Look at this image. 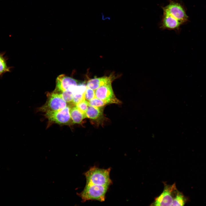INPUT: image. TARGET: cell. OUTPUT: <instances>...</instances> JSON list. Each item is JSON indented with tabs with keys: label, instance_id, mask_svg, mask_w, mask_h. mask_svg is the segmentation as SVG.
<instances>
[{
	"label": "cell",
	"instance_id": "cell-14",
	"mask_svg": "<svg viewBox=\"0 0 206 206\" xmlns=\"http://www.w3.org/2000/svg\"><path fill=\"white\" fill-rule=\"evenodd\" d=\"M74 87L61 93L62 97L67 103L72 102L73 98V89Z\"/></svg>",
	"mask_w": 206,
	"mask_h": 206
},
{
	"label": "cell",
	"instance_id": "cell-10",
	"mask_svg": "<svg viewBox=\"0 0 206 206\" xmlns=\"http://www.w3.org/2000/svg\"><path fill=\"white\" fill-rule=\"evenodd\" d=\"M103 108L88 105L85 113L86 118L96 120H100L103 118Z\"/></svg>",
	"mask_w": 206,
	"mask_h": 206
},
{
	"label": "cell",
	"instance_id": "cell-13",
	"mask_svg": "<svg viewBox=\"0 0 206 206\" xmlns=\"http://www.w3.org/2000/svg\"><path fill=\"white\" fill-rule=\"evenodd\" d=\"M189 199L183 194L178 191L174 199L171 206H183L188 201Z\"/></svg>",
	"mask_w": 206,
	"mask_h": 206
},
{
	"label": "cell",
	"instance_id": "cell-2",
	"mask_svg": "<svg viewBox=\"0 0 206 206\" xmlns=\"http://www.w3.org/2000/svg\"><path fill=\"white\" fill-rule=\"evenodd\" d=\"M110 168L104 169L92 167L86 172V184L109 186L112 183L110 177Z\"/></svg>",
	"mask_w": 206,
	"mask_h": 206
},
{
	"label": "cell",
	"instance_id": "cell-9",
	"mask_svg": "<svg viewBox=\"0 0 206 206\" xmlns=\"http://www.w3.org/2000/svg\"><path fill=\"white\" fill-rule=\"evenodd\" d=\"M114 78L113 75H111L109 76L92 79L88 81L86 86L87 88L95 90L101 86L110 82H112Z\"/></svg>",
	"mask_w": 206,
	"mask_h": 206
},
{
	"label": "cell",
	"instance_id": "cell-7",
	"mask_svg": "<svg viewBox=\"0 0 206 206\" xmlns=\"http://www.w3.org/2000/svg\"><path fill=\"white\" fill-rule=\"evenodd\" d=\"M112 83L110 82L100 86L95 90L96 98L104 100L108 104L114 103L120 104L121 102L115 96L112 86Z\"/></svg>",
	"mask_w": 206,
	"mask_h": 206
},
{
	"label": "cell",
	"instance_id": "cell-11",
	"mask_svg": "<svg viewBox=\"0 0 206 206\" xmlns=\"http://www.w3.org/2000/svg\"><path fill=\"white\" fill-rule=\"evenodd\" d=\"M70 114L72 122L74 124H80L86 118L85 114L76 106L70 108Z\"/></svg>",
	"mask_w": 206,
	"mask_h": 206
},
{
	"label": "cell",
	"instance_id": "cell-16",
	"mask_svg": "<svg viewBox=\"0 0 206 206\" xmlns=\"http://www.w3.org/2000/svg\"><path fill=\"white\" fill-rule=\"evenodd\" d=\"M84 99L88 102L95 97V90L87 87L84 93Z\"/></svg>",
	"mask_w": 206,
	"mask_h": 206
},
{
	"label": "cell",
	"instance_id": "cell-5",
	"mask_svg": "<svg viewBox=\"0 0 206 206\" xmlns=\"http://www.w3.org/2000/svg\"><path fill=\"white\" fill-rule=\"evenodd\" d=\"M70 107L67 106L59 110L46 112L44 116L51 123L60 125L69 124L72 122L70 114Z\"/></svg>",
	"mask_w": 206,
	"mask_h": 206
},
{
	"label": "cell",
	"instance_id": "cell-6",
	"mask_svg": "<svg viewBox=\"0 0 206 206\" xmlns=\"http://www.w3.org/2000/svg\"><path fill=\"white\" fill-rule=\"evenodd\" d=\"M178 191L175 183L172 185L165 184L163 193L156 198L151 205L171 206Z\"/></svg>",
	"mask_w": 206,
	"mask_h": 206
},
{
	"label": "cell",
	"instance_id": "cell-3",
	"mask_svg": "<svg viewBox=\"0 0 206 206\" xmlns=\"http://www.w3.org/2000/svg\"><path fill=\"white\" fill-rule=\"evenodd\" d=\"M109 186L86 184L83 190L78 195L83 201L95 200L100 202L105 201Z\"/></svg>",
	"mask_w": 206,
	"mask_h": 206
},
{
	"label": "cell",
	"instance_id": "cell-4",
	"mask_svg": "<svg viewBox=\"0 0 206 206\" xmlns=\"http://www.w3.org/2000/svg\"><path fill=\"white\" fill-rule=\"evenodd\" d=\"M47 99L45 104L39 109V110L45 112L63 109L67 106V102L64 100L61 93L55 90L48 93Z\"/></svg>",
	"mask_w": 206,
	"mask_h": 206
},
{
	"label": "cell",
	"instance_id": "cell-17",
	"mask_svg": "<svg viewBox=\"0 0 206 206\" xmlns=\"http://www.w3.org/2000/svg\"><path fill=\"white\" fill-rule=\"evenodd\" d=\"M76 105L82 112L85 115L86 112L89 105L88 101L84 99L77 104Z\"/></svg>",
	"mask_w": 206,
	"mask_h": 206
},
{
	"label": "cell",
	"instance_id": "cell-12",
	"mask_svg": "<svg viewBox=\"0 0 206 206\" xmlns=\"http://www.w3.org/2000/svg\"><path fill=\"white\" fill-rule=\"evenodd\" d=\"M5 52L0 53V77L4 74L11 72V67L8 66L7 64V58L4 56Z\"/></svg>",
	"mask_w": 206,
	"mask_h": 206
},
{
	"label": "cell",
	"instance_id": "cell-8",
	"mask_svg": "<svg viewBox=\"0 0 206 206\" xmlns=\"http://www.w3.org/2000/svg\"><path fill=\"white\" fill-rule=\"evenodd\" d=\"M56 86L55 91L61 93L79 84L78 81L65 74L58 76L56 81Z\"/></svg>",
	"mask_w": 206,
	"mask_h": 206
},
{
	"label": "cell",
	"instance_id": "cell-1",
	"mask_svg": "<svg viewBox=\"0 0 206 206\" xmlns=\"http://www.w3.org/2000/svg\"><path fill=\"white\" fill-rule=\"evenodd\" d=\"M168 5L162 7L163 15L160 24L162 30L178 31L181 26L188 19L182 5L177 0H169Z\"/></svg>",
	"mask_w": 206,
	"mask_h": 206
},
{
	"label": "cell",
	"instance_id": "cell-15",
	"mask_svg": "<svg viewBox=\"0 0 206 206\" xmlns=\"http://www.w3.org/2000/svg\"><path fill=\"white\" fill-rule=\"evenodd\" d=\"M88 102L89 105L98 107H103L105 105L108 104L106 102L98 99L96 97Z\"/></svg>",
	"mask_w": 206,
	"mask_h": 206
}]
</instances>
